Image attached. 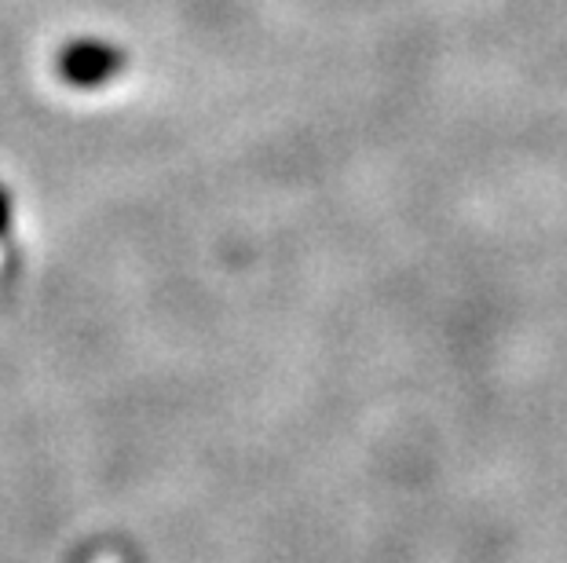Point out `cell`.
I'll return each instance as SVG.
<instances>
[{"instance_id": "6da1fadb", "label": "cell", "mask_w": 567, "mask_h": 563, "mask_svg": "<svg viewBox=\"0 0 567 563\" xmlns=\"http://www.w3.org/2000/svg\"><path fill=\"white\" fill-rule=\"evenodd\" d=\"M125 66H128V55L122 52V48L111 44V41H95V38L70 41L55 59L59 77H63L70 88L111 85Z\"/></svg>"}, {"instance_id": "7a4b0ae2", "label": "cell", "mask_w": 567, "mask_h": 563, "mask_svg": "<svg viewBox=\"0 0 567 563\" xmlns=\"http://www.w3.org/2000/svg\"><path fill=\"white\" fill-rule=\"evenodd\" d=\"M8 223H11V198H8V190L0 187V234L8 231Z\"/></svg>"}]
</instances>
